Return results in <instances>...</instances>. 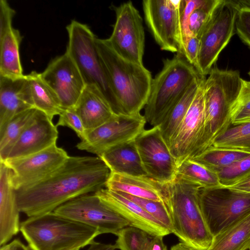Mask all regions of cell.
Returning <instances> with one entry per match:
<instances>
[{"label": "cell", "instance_id": "cell-1", "mask_svg": "<svg viewBox=\"0 0 250 250\" xmlns=\"http://www.w3.org/2000/svg\"><path fill=\"white\" fill-rule=\"evenodd\" d=\"M110 174L98 156H69L44 179L16 190L19 210L28 217L53 212L68 201L105 188Z\"/></svg>", "mask_w": 250, "mask_h": 250}, {"label": "cell", "instance_id": "cell-2", "mask_svg": "<svg viewBox=\"0 0 250 250\" xmlns=\"http://www.w3.org/2000/svg\"><path fill=\"white\" fill-rule=\"evenodd\" d=\"M164 202L172 224V233L195 250H207L213 236L204 219L199 199V185L178 177L162 185Z\"/></svg>", "mask_w": 250, "mask_h": 250}, {"label": "cell", "instance_id": "cell-3", "mask_svg": "<svg viewBox=\"0 0 250 250\" xmlns=\"http://www.w3.org/2000/svg\"><path fill=\"white\" fill-rule=\"evenodd\" d=\"M96 46L117 100L118 114L140 113L148 100L152 78L144 64L118 55L107 39L96 38Z\"/></svg>", "mask_w": 250, "mask_h": 250}, {"label": "cell", "instance_id": "cell-4", "mask_svg": "<svg viewBox=\"0 0 250 250\" xmlns=\"http://www.w3.org/2000/svg\"><path fill=\"white\" fill-rule=\"evenodd\" d=\"M20 231L32 250H67L89 245L100 235L96 229L54 211L28 217Z\"/></svg>", "mask_w": 250, "mask_h": 250}, {"label": "cell", "instance_id": "cell-5", "mask_svg": "<svg viewBox=\"0 0 250 250\" xmlns=\"http://www.w3.org/2000/svg\"><path fill=\"white\" fill-rule=\"evenodd\" d=\"M163 64L152 80L144 107L146 123L152 127L159 125L190 85L203 76L180 53L164 60Z\"/></svg>", "mask_w": 250, "mask_h": 250}, {"label": "cell", "instance_id": "cell-6", "mask_svg": "<svg viewBox=\"0 0 250 250\" xmlns=\"http://www.w3.org/2000/svg\"><path fill=\"white\" fill-rule=\"evenodd\" d=\"M203 85L205 132L211 146L214 139L231 124L233 106L239 94L242 79L237 70L212 67Z\"/></svg>", "mask_w": 250, "mask_h": 250}, {"label": "cell", "instance_id": "cell-7", "mask_svg": "<svg viewBox=\"0 0 250 250\" xmlns=\"http://www.w3.org/2000/svg\"><path fill=\"white\" fill-rule=\"evenodd\" d=\"M66 28L68 42L65 52L76 64L85 85L96 87L118 113L117 100L96 46L97 37L86 24L75 20Z\"/></svg>", "mask_w": 250, "mask_h": 250}, {"label": "cell", "instance_id": "cell-8", "mask_svg": "<svg viewBox=\"0 0 250 250\" xmlns=\"http://www.w3.org/2000/svg\"><path fill=\"white\" fill-rule=\"evenodd\" d=\"M250 7V0H220L209 23L200 37L197 70L208 75L220 52L236 32L235 24L241 8Z\"/></svg>", "mask_w": 250, "mask_h": 250}, {"label": "cell", "instance_id": "cell-9", "mask_svg": "<svg viewBox=\"0 0 250 250\" xmlns=\"http://www.w3.org/2000/svg\"><path fill=\"white\" fill-rule=\"evenodd\" d=\"M198 195L204 219L213 237L250 210V193L227 187L200 188Z\"/></svg>", "mask_w": 250, "mask_h": 250}, {"label": "cell", "instance_id": "cell-10", "mask_svg": "<svg viewBox=\"0 0 250 250\" xmlns=\"http://www.w3.org/2000/svg\"><path fill=\"white\" fill-rule=\"evenodd\" d=\"M205 79L201 83L184 118L168 145L178 167L184 161L198 156L210 146L205 132L203 93Z\"/></svg>", "mask_w": 250, "mask_h": 250}, {"label": "cell", "instance_id": "cell-11", "mask_svg": "<svg viewBox=\"0 0 250 250\" xmlns=\"http://www.w3.org/2000/svg\"><path fill=\"white\" fill-rule=\"evenodd\" d=\"M54 212L62 216L97 229L101 234L116 235L128 222L104 202L94 193L74 198L57 208Z\"/></svg>", "mask_w": 250, "mask_h": 250}, {"label": "cell", "instance_id": "cell-12", "mask_svg": "<svg viewBox=\"0 0 250 250\" xmlns=\"http://www.w3.org/2000/svg\"><path fill=\"white\" fill-rule=\"evenodd\" d=\"M146 123L141 113L131 115L117 113L101 125L86 132L76 147L99 157L113 147L134 140L145 129Z\"/></svg>", "mask_w": 250, "mask_h": 250}, {"label": "cell", "instance_id": "cell-13", "mask_svg": "<svg viewBox=\"0 0 250 250\" xmlns=\"http://www.w3.org/2000/svg\"><path fill=\"white\" fill-rule=\"evenodd\" d=\"M116 21L107 39L113 49L123 58L143 64L145 35L143 20L131 1L113 6Z\"/></svg>", "mask_w": 250, "mask_h": 250}, {"label": "cell", "instance_id": "cell-14", "mask_svg": "<svg viewBox=\"0 0 250 250\" xmlns=\"http://www.w3.org/2000/svg\"><path fill=\"white\" fill-rule=\"evenodd\" d=\"M135 143L147 177L165 184L177 176L178 167L159 125L145 129Z\"/></svg>", "mask_w": 250, "mask_h": 250}, {"label": "cell", "instance_id": "cell-15", "mask_svg": "<svg viewBox=\"0 0 250 250\" xmlns=\"http://www.w3.org/2000/svg\"><path fill=\"white\" fill-rule=\"evenodd\" d=\"M66 151L56 144L37 153L3 162L12 171L16 190L28 187L44 179L68 158Z\"/></svg>", "mask_w": 250, "mask_h": 250}, {"label": "cell", "instance_id": "cell-16", "mask_svg": "<svg viewBox=\"0 0 250 250\" xmlns=\"http://www.w3.org/2000/svg\"><path fill=\"white\" fill-rule=\"evenodd\" d=\"M178 0H144L146 24L161 50L178 53Z\"/></svg>", "mask_w": 250, "mask_h": 250}, {"label": "cell", "instance_id": "cell-17", "mask_svg": "<svg viewBox=\"0 0 250 250\" xmlns=\"http://www.w3.org/2000/svg\"><path fill=\"white\" fill-rule=\"evenodd\" d=\"M41 75L63 109L75 106L86 86L76 64L66 52L53 59Z\"/></svg>", "mask_w": 250, "mask_h": 250}, {"label": "cell", "instance_id": "cell-18", "mask_svg": "<svg viewBox=\"0 0 250 250\" xmlns=\"http://www.w3.org/2000/svg\"><path fill=\"white\" fill-rule=\"evenodd\" d=\"M58 134L57 126L52 120L38 109L34 119L13 145L6 160L24 157L42 151L56 144Z\"/></svg>", "mask_w": 250, "mask_h": 250}, {"label": "cell", "instance_id": "cell-19", "mask_svg": "<svg viewBox=\"0 0 250 250\" xmlns=\"http://www.w3.org/2000/svg\"><path fill=\"white\" fill-rule=\"evenodd\" d=\"M94 193L127 220L130 226L142 229L151 236L164 237L172 233L140 206L119 193L104 188Z\"/></svg>", "mask_w": 250, "mask_h": 250}, {"label": "cell", "instance_id": "cell-20", "mask_svg": "<svg viewBox=\"0 0 250 250\" xmlns=\"http://www.w3.org/2000/svg\"><path fill=\"white\" fill-rule=\"evenodd\" d=\"M34 108L26 75L10 78L0 75V135L16 115Z\"/></svg>", "mask_w": 250, "mask_h": 250}, {"label": "cell", "instance_id": "cell-21", "mask_svg": "<svg viewBox=\"0 0 250 250\" xmlns=\"http://www.w3.org/2000/svg\"><path fill=\"white\" fill-rule=\"evenodd\" d=\"M0 246L20 231V212L12 171L0 161Z\"/></svg>", "mask_w": 250, "mask_h": 250}, {"label": "cell", "instance_id": "cell-22", "mask_svg": "<svg viewBox=\"0 0 250 250\" xmlns=\"http://www.w3.org/2000/svg\"><path fill=\"white\" fill-rule=\"evenodd\" d=\"M73 108L86 132L101 125L117 114L100 90L91 85L85 86Z\"/></svg>", "mask_w": 250, "mask_h": 250}, {"label": "cell", "instance_id": "cell-23", "mask_svg": "<svg viewBox=\"0 0 250 250\" xmlns=\"http://www.w3.org/2000/svg\"><path fill=\"white\" fill-rule=\"evenodd\" d=\"M162 185L147 176L111 172L105 188L140 198L164 202Z\"/></svg>", "mask_w": 250, "mask_h": 250}, {"label": "cell", "instance_id": "cell-24", "mask_svg": "<svg viewBox=\"0 0 250 250\" xmlns=\"http://www.w3.org/2000/svg\"><path fill=\"white\" fill-rule=\"evenodd\" d=\"M111 172L136 176H147L135 140L113 147L99 156Z\"/></svg>", "mask_w": 250, "mask_h": 250}, {"label": "cell", "instance_id": "cell-25", "mask_svg": "<svg viewBox=\"0 0 250 250\" xmlns=\"http://www.w3.org/2000/svg\"><path fill=\"white\" fill-rule=\"evenodd\" d=\"M250 249V210L213 237L207 250H249Z\"/></svg>", "mask_w": 250, "mask_h": 250}, {"label": "cell", "instance_id": "cell-26", "mask_svg": "<svg viewBox=\"0 0 250 250\" xmlns=\"http://www.w3.org/2000/svg\"><path fill=\"white\" fill-rule=\"evenodd\" d=\"M22 38L19 30L13 27L0 37V76L10 78L24 76L20 55Z\"/></svg>", "mask_w": 250, "mask_h": 250}, {"label": "cell", "instance_id": "cell-27", "mask_svg": "<svg viewBox=\"0 0 250 250\" xmlns=\"http://www.w3.org/2000/svg\"><path fill=\"white\" fill-rule=\"evenodd\" d=\"M34 107L52 120L63 111L56 94L42 78L41 73L32 71L26 75Z\"/></svg>", "mask_w": 250, "mask_h": 250}, {"label": "cell", "instance_id": "cell-28", "mask_svg": "<svg viewBox=\"0 0 250 250\" xmlns=\"http://www.w3.org/2000/svg\"><path fill=\"white\" fill-rule=\"evenodd\" d=\"M205 79V77L202 76L190 85L159 125L162 135L168 146Z\"/></svg>", "mask_w": 250, "mask_h": 250}, {"label": "cell", "instance_id": "cell-29", "mask_svg": "<svg viewBox=\"0 0 250 250\" xmlns=\"http://www.w3.org/2000/svg\"><path fill=\"white\" fill-rule=\"evenodd\" d=\"M38 109L31 108L14 117L0 135V161H4L13 145L34 119Z\"/></svg>", "mask_w": 250, "mask_h": 250}, {"label": "cell", "instance_id": "cell-30", "mask_svg": "<svg viewBox=\"0 0 250 250\" xmlns=\"http://www.w3.org/2000/svg\"><path fill=\"white\" fill-rule=\"evenodd\" d=\"M211 146L250 153V122L231 124L214 139Z\"/></svg>", "mask_w": 250, "mask_h": 250}, {"label": "cell", "instance_id": "cell-31", "mask_svg": "<svg viewBox=\"0 0 250 250\" xmlns=\"http://www.w3.org/2000/svg\"><path fill=\"white\" fill-rule=\"evenodd\" d=\"M246 152L211 146L198 156L189 159L217 173L249 155Z\"/></svg>", "mask_w": 250, "mask_h": 250}, {"label": "cell", "instance_id": "cell-32", "mask_svg": "<svg viewBox=\"0 0 250 250\" xmlns=\"http://www.w3.org/2000/svg\"><path fill=\"white\" fill-rule=\"evenodd\" d=\"M177 177L204 188L221 186L217 172L189 159L178 167Z\"/></svg>", "mask_w": 250, "mask_h": 250}, {"label": "cell", "instance_id": "cell-33", "mask_svg": "<svg viewBox=\"0 0 250 250\" xmlns=\"http://www.w3.org/2000/svg\"><path fill=\"white\" fill-rule=\"evenodd\" d=\"M116 236L114 245L120 250H146L151 238L145 231L131 226L122 229Z\"/></svg>", "mask_w": 250, "mask_h": 250}, {"label": "cell", "instance_id": "cell-34", "mask_svg": "<svg viewBox=\"0 0 250 250\" xmlns=\"http://www.w3.org/2000/svg\"><path fill=\"white\" fill-rule=\"evenodd\" d=\"M205 0H178L177 4L178 28L180 42V49L178 53L183 55L186 44L189 38L192 36L188 24L190 15Z\"/></svg>", "mask_w": 250, "mask_h": 250}, {"label": "cell", "instance_id": "cell-35", "mask_svg": "<svg viewBox=\"0 0 250 250\" xmlns=\"http://www.w3.org/2000/svg\"><path fill=\"white\" fill-rule=\"evenodd\" d=\"M220 0H205L204 2L195 9L189 19V28L192 36L199 39L203 31L211 21Z\"/></svg>", "mask_w": 250, "mask_h": 250}, {"label": "cell", "instance_id": "cell-36", "mask_svg": "<svg viewBox=\"0 0 250 250\" xmlns=\"http://www.w3.org/2000/svg\"><path fill=\"white\" fill-rule=\"evenodd\" d=\"M117 192L140 206L148 214L162 223L172 233L171 217L164 202L140 198L124 192Z\"/></svg>", "mask_w": 250, "mask_h": 250}, {"label": "cell", "instance_id": "cell-37", "mask_svg": "<svg viewBox=\"0 0 250 250\" xmlns=\"http://www.w3.org/2000/svg\"><path fill=\"white\" fill-rule=\"evenodd\" d=\"M221 186L229 187L250 177V154L218 172Z\"/></svg>", "mask_w": 250, "mask_h": 250}, {"label": "cell", "instance_id": "cell-38", "mask_svg": "<svg viewBox=\"0 0 250 250\" xmlns=\"http://www.w3.org/2000/svg\"><path fill=\"white\" fill-rule=\"evenodd\" d=\"M231 124L250 122V81L242 80L241 88L231 111Z\"/></svg>", "mask_w": 250, "mask_h": 250}, {"label": "cell", "instance_id": "cell-39", "mask_svg": "<svg viewBox=\"0 0 250 250\" xmlns=\"http://www.w3.org/2000/svg\"><path fill=\"white\" fill-rule=\"evenodd\" d=\"M56 125L70 128L75 132L81 140L83 139L85 135L86 130L83 123L73 107L63 110L59 115Z\"/></svg>", "mask_w": 250, "mask_h": 250}, {"label": "cell", "instance_id": "cell-40", "mask_svg": "<svg viewBox=\"0 0 250 250\" xmlns=\"http://www.w3.org/2000/svg\"><path fill=\"white\" fill-rule=\"evenodd\" d=\"M235 29L241 41L250 48V7H242L239 11Z\"/></svg>", "mask_w": 250, "mask_h": 250}, {"label": "cell", "instance_id": "cell-41", "mask_svg": "<svg viewBox=\"0 0 250 250\" xmlns=\"http://www.w3.org/2000/svg\"><path fill=\"white\" fill-rule=\"evenodd\" d=\"M15 14L6 0H0V37L13 27L12 20Z\"/></svg>", "mask_w": 250, "mask_h": 250}, {"label": "cell", "instance_id": "cell-42", "mask_svg": "<svg viewBox=\"0 0 250 250\" xmlns=\"http://www.w3.org/2000/svg\"><path fill=\"white\" fill-rule=\"evenodd\" d=\"M200 41L196 36H192L188 40L183 53L188 61L197 70Z\"/></svg>", "mask_w": 250, "mask_h": 250}, {"label": "cell", "instance_id": "cell-43", "mask_svg": "<svg viewBox=\"0 0 250 250\" xmlns=\"http://www.w3.org/2000/svg\"><path fill=\"white\" fill-rule=\"evenodd\" d=\"M161 236H152L146 250H167Z\"/></svg>", "mask_w": 250, "mask_h": 250}, {"label": "cell", "instance_id": "cell-44", "mask_svg": "<svg viewBox=\"0 0 250 250\" xmlns=\"http://www.w3.org/2000/svg\"><path fill=\"white\" fill-rule=\"evenodd\" d=\"M0 250H32L29 246H25L21 240L16 239L11 242L0 247Z\"/></svg>", "mask_w": 250, "mask_h": 250}, {"label": "cell", "instance_id": "cell-45", "mask_svg": "<svg viewBox=\"0 0 250 250\" xmlns=\"http://www.w3.org/2000/svg\"><path fill=\"white\" fill-rule=\"evenodd\" d=\"M229 188L237 191L250 193V177Z\"/></svg>", "mask_w": 250, "mask_h": 250}, {"label": "cell", "instance_id": "cell-46", "mask_svg": "<svg viewBox=\"0 0 250 250\" xmlns=\"http://www.w3.org/2000/svg\"><path fill=\"white\" fill-rule=\"evenodd\" d=\"M115 245L104 244L94 241L86 250H115Z\"/></svg>", "mask_w": 250, "mask_h": 250}, {"label": "cell", "instance_id": "cell-47", "mask_svg": "<svg viewBox=\"0 0 250 250\" xmlns=\"http://www.w3.org/2000/svg\"><path fill=\"white\" fill-rule=\"evenodd\" d=\"M170 250H195L188 245L180 242L171 247Z\"/></svg>", "mask_w": 250, "mask_h": 250}, {"label": "cell", "instance_id": "cell-48", "mask_svg": "<svg viewBox=\"0 0 250 250\" xmlns=\"http://www.w3.org/2000/svg\"><path fill=\"white\" fill-rule=\"evenodd\" d=\"M81 248H73V249H69V250H80Z\"/></svg>", "mask_w": 250, "mask_h": 250}, {"label": "cell", "instance_id": "cell-49", "mask_svg": "<svg viewBox=\"0 0 250 250\" xmlns=\"http://www.w3.org/2000/svg\"><path fill=\"white\" fill-rule=\"evenodd\" d=\"M248 74L249 75L250 77V70L249 71V72H248Z\"/></svg>", "mask_w": 250, "mask_h": 250}, {"label": "cell", "instance_id": "cell-50", "mask_svg": "<svg viewBox=\"0 0 250 250\" xmlns=\"http://www.w3.org/2000/svg\"><path fill=\"white\" fill-rule=\"evenodd\" d=\"M249 250H250V249Z\"/></svg>", "mask_w": 250, "mask_h": 250}]
</instances>
